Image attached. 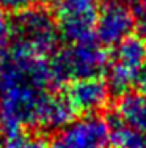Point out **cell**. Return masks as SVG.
Segmentation results:
<instances>
[{
    "mask_svg": "<svg viewBox=\"0 0 146 148\" xmlns=\"http://www.w3.org/2000/svg\"><path fill=\"white\" fill-rule=\"evenodd\" d=\"M109 58L110 55L107 54L105 47L94 35L85 40L68 43L63 51L52 58V63L58 84H61L69 77H99L102 73H105Z\"/></svg>",
    "mask_w": 146,
    "mask_h": 148,
    "instance_id": "obj_1",
    "label": "cell"
},
{
    "mask_svg": "<svg viewBox=\"0 0 146 148\" xmlns=\"http://www.w3.org/2000/svg\"><path fill=\"white\" fill-rule=\"evenodd\" d=\"M11 38L20 47L49 57L57 49L60 30L57 19L43 6H32L17 13L11 25Z\"/></svg>",
    "mask_w": 146,
    "mask_h": 148,
    "instance_id": "obj_2",
    "label": "cell"
},
{
    "mask_svg": "<svg viewBox=\"0 0 146 148\" xmlns=\"http://www.w3.org/2000/svg\"><path fill=\"white\" fill-rule=\"evenodd\" d=\"M146 66V41L141 36H129L115 47L105 69V82L115 95L129 93L138 85Z\"/></svg>",
    "mask_w": 146,
    "mask_h": 148,
    "instance_id": "obj_3",
    "label": "cell"
},
{
    "mask_svg": "<svg viewBox=\"0 0 146 148\" xmlns=\"http://www.w3.org/2000/svg\"><path fill=\"white\" fill-rule=\"evenodd\" d=\"M137 27L130 0H101L94 35L104 47H116Z\"/></svg>",
    "mask_w": 146,
    "mask_h": 148,
    "instance_id": "obj_4",
    "label": "cell"
},
{
    "mask_svg": "<svg viewBox=\"0 0 146 148\" xmlns=\"http://www.w3.org/2000/svg\"><path fill=\"white\" fill-rule=\"evenodd\" d=\"M57 25L68 43L94 36L101 0H55Z\"/></svg>",
    "mask_w": 146,
    "mask_h": 148,
    "instance_id": "obj_5",
    "label": "cell"
},
{
    "mask_svg": "<svg viewBox=\"0 0 146 148\" xmlns=\"http://www.w3.org/2000/svg\"><path fill=\"white\" fill-rule=\"evenodd\" d=\"M110 131L107 120L83 115L55 132L50 148H109Z\"/></svg>",
    "mask_w": 146,
    "mask_h": 148,
    "instance_id": "obj_6",
    "label": "cell"
},
{
    "mask_svg": "<svg viewBox=\"0 0 146 148\" xmlns=\"http://www.w3.org/2000/svg\"><path fill=\"white\" fill-rule=\"evenodd\" d=\"M65 98L71 104L74 114L96 115L107 106L110 88L101 77L72 79L65 88Z\"/></svg>",
    "mask_w": 146,
    "mask_h": 148,
    "instance_id": "obj_7",
    "label": "cell"
},
{
    "mask_svg": "<svg viewBox=\"0 0 146 148\" xmlns=\"http://www.w3.org/2000/svg\"><path fill=\"white\" fill-rule=\"evenodd\" d=\"M72 120H74V110L65 95L47 93L38 112L36 128H41L44 131H60Z\"/></svg>",
    "mask_w": 146,
    "mask_h": 148,
    "instance_id": "obj_8",
    "label": "cell"
},
{
    "mask_svg": "<svg viewBox=\"0 0 146 148\" xmlns=\"http://www.w3.org/2000/svg\"><path fill=\"white\" fill-rule=\"evenodd\" d=\"M113 117L135 131L146 132V95L129 91L118 99Z\"/></svg>",
    "mask_w": 146,
    "mask_h": 148,
    "instance_id": "obj_9",
    "label": "cell"
},
{
    "mask_svg": "<svg viewBox=\"0 0 146 148\" xmlns=\"http://www.w3.org/2000/svg\"><path fill=\"white\" fill-rule=\"evenodd\" d=\"M107 125L110 131V145L113 148H146V132L123 125L113 115H109Z\"/></svg>",
    "mask_w": 146,
    "mask_h": 148,
    "instance_id": "obj_10",
    "label": "cell"
},
{
    "mask_svg": "<svg viewBox=\"0 0 146 148\" xmlns=\"http://www.w3.org/2000/svg\"><path fill=\"white\" fill-rule=\"evenodd\" d=\"M5 148H50V143H47L43 137L25 136L20 132L17 136L6 137Z\"/></svg>",
    "mask_w": 146,
    "mask_h": 148,
    "instance_id": "obj_11",
    "label": "cell"
},
{
    "mask_svg": "<svg viewBox=\"0 0 146 148\" xmlns=\"http://www.w3.org/2000/svg\"><path fill=\"white\" fill-rule=\"evenodd\" d=\"M35 3H39V0H0V10L17 14L32 8Z\"/></svg>",
    "mask_w": 146,
    "mask_h": 148,
    "instance_id": "obj_12",
    "label": "cell"
},
{
    "mask_svg": "<svg viewBox=\"0 0 146 148\" xmlns=\"http://www.w3.org/2000/svg\"><path fill=\"white\" fill-rule=\"evenodd\" d=\"M10 40H11V27L6 24L3 11L0 10V60L5 57V54L8 52Z\"/></svg>",
    "mask_w": 146,
    "mask_h": 148,
    "instance_id": "obj_13",
    "label": "cell"
},
{
    "mask_svg": "<svg viewBox=\"0 0 146 148\" xmlns=\"http://www.w3.org/2000/svg\"><path fill=\"white\" fill-rule=\"evenodd\" d=\"M132 8H134L137 27L143 35H146V0H130Z\"/></svg>",
    "mask_w": 146,
    "mask_h": 148,
    "instance_id": "obj_14",
    "label": "cell"
},
{
    "mask_svg": "<svg viewBox=\"0 0 146 148\" xmlns=\"http://www.w3.org/2000/svg\"><path fill=\"white\" fill-rule=\"evenodd\" d=\"M138 87H140V91H141V93L146 95V66H145L143 73H141L140 80H138Z\"/></svg>",
    "mask_w": 146,
    "mask_h": 148,
    "instance_id": "obj_15",
    "label": "cell"
},
{
    "mask_svg": "<svg viewBox=\"0 0 146 148\" xmlns=\"http://www.w3.org/2000/svg\"><path fill=\"white\" fill-rule=\"evenodd\" d=\"M0 131H2V115H0Z\"/></svg>",
    "mask_w": 146,
    "mask_h": 148,
    "instance_id": "obj_16",
    "label": "cell"
}]
</instances>
